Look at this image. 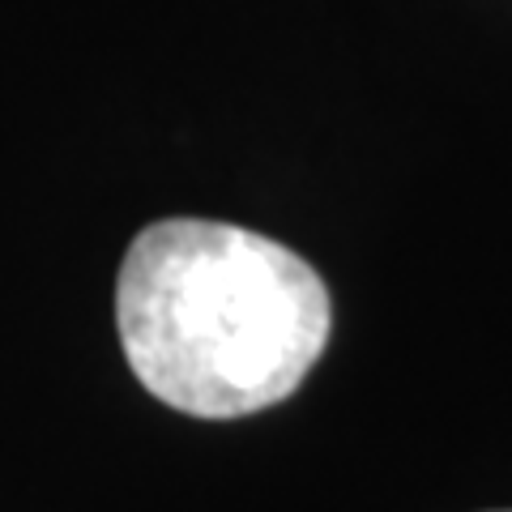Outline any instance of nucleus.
<instances>
[{
	"instance_id": "f257e3e1",
	"label": "nucleus",
	"mask_w": 512,
	"mask_h": 512,
	"mask_svg": "<svg viewBox=\"0 0 512 512\" xmlns=\"http://www.w3.org/2000/svg\"><path fill=\"white\" fill-rule=\"evenodd\" d=\"M329 325L316 269L231 222H150L116 278L128 367L158 402L192 419H244L286 402L316 367Z\"/></svg>"
}]
</instances>
